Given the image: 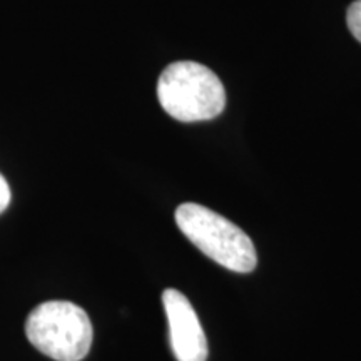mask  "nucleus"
Here are the masks:
<instances>
[{"label":"nucleus","instance_id":"f03ea898","mask_svg":"<svg viewBox=\"0 0 361 361\" xmlns=\"http://www.w3.org/2000/svg\"><path fill=\"white\" fill-rule=\"evenodd\" d=\"M180 233L207 258L234 273H251L258 263L251 238L229 219L194 202L176 209Z\"/></svg>","mask_w":361,"mask_h":361},{"label":"nucleus","instance_id":"f257e3e1","mask_svg":"<svg viewBox=\"0 0 361 361\" xmlns=\"http://www.w3.org/2000/svg\"><path fill=\"white\" fill-rule=\"evenodd\" d=\"M161 107L180 123H200L218 117L226 106V90L206 66L180 61L168 66L157 80Z\"/></svg>","mask_w":361,"mask_h":361},{"label":"nucleus","instance_id":"423d86ee","mask_svg":"<svg viewBox=\"0 0 361 361\" xmlns=\"http://www.w3.org/2000/svg\"><path fill=\"white\" fill-rule=\"evenodd\" d=\"M11 204V188H8L7 179L0 174V214Z\"/></svg>","mask_w":361,"mask_h":361},{"label":"nucleus","instance_id":"20e7f679","mask_svg":"<svg viewBox=\"0 0 361 361\" xmlns=\"http://www.w3.org/2000/svg\"><path fill=\"white\" fill-rule=\"evenodd\" d=\"M162 305L169 324V341L178 361H206L207 341L204 329L192 305L178 290L162 293Z\"/></svg>","mask_w":361,"mask_h":361},{"label":"nucleus","instance_id":"39448f33","mask_svg":"<svg viewBox=\"0 0 361 361\" xmlns=\"http://www.w3.org/2000/svg\"><path fill=\"white\" fill-rule=\"evenodd\" d=\"M346 24H348L350 32L355 35V39L361 42V0H356L346 12Z\"/></svg>","mask_w":361,"mask_h":361},{"label":"nucleus","instance_id":"7ed1b4c3","mask_svg":"<svg viewBox=\"0 0 361 361\" xmlns=\"http://www.w3.org/2000/svg\"><path fill=\"white\" fill-rule=\"evenodd\" d=\"M29 341L56 361H80L92 345V324L85 311L71 301H47L29 314Z\"/></svg>","mask_w":361,"mask_h":361}]
</instances>
